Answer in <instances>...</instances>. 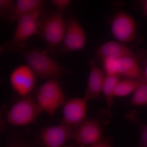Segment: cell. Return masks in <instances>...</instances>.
Here are the masks:
<instances>
[{"label":"cell","mask_w":147,"mask_h":147,"mask_svg":"<svg viewBox=\"0 0 147 147\" xmlns=\"http://www.w3.org/2000/svg\"><path fill=\"white\" fill-rule=\"evenodd\" d=\"M18 53L38 78L46 80L59 79L65 74L70 73V71L52 57L45 50L24 48Z\"/></svg>","instance_id":"cell-1"},{"label":"cell","mask_w":147,"mask_h":147,"mask_svg":"<svg viewBox=\"0 0 147 147\" xmlns=\"http://www.w3.org/2000/svg\"><path fill=\"white\" fill-rule=\"evenodd\" d=\"M42 11L21 16L17 21V26L11 39L1 46L2 52L18 53L25 48L29 39L39 35V26Z\"/></svg>","instance_id":"cell-2"},{"label":"cell","mask_w":147,"mask_h":147,"mask_svg":"<svg viewBox=\"0 0 147 147\" xmlns=\"http://www.w3.org/2000/svg\"><path fill=\"white\" fill-rule=\"evenodd\" d=\"M42 113L54 115L65 102V95L59 79L46 80L40 86L34 96Z\"/></svg>","instance_id":"cell-3"},{"label":"cell","mask_w":147,"mask_h":147,"mask_svg":"<svg viewBox=\"0 0 147 147\" xmlns=\"http://www.w3.org/2000/svg\"><path fill=\"white\" fill-rule=\"evenodd\" d=\"M63 13L56 9L41 19L40 24L39 35L52 54L58 53L65 33L66 19Z\"/></svg>","instance_id":"cell-4"},{"label":"cell","mask_w":147,"mask_h":147,"mask_svg":"<svg viewBox=\"0 0 147 147\" xmlns=\"http://www.w3.org/2000/svg\"><path fill=\"white\" fill-rule=\"evenodd\" d=\"M41 113L34 96L20 97L7 112L6 121L13 126H26L34 123Z\"/></svg>","instance_id":"cell-5"},{"label":"cell","mask_w":147,"mask_h":147,"mask_svg":"<svg viewBox=\"0 0 147 147\" xmlns=\"http://www.w3.org/2000/svg\"><path fill=\"white\" fill-rule=\"evenodd\" d=\"M100 113L99 116L87 118L74 131L72 141L78 147H87L102 139L109 120Z\"/></svg>","instance_id":"cell-6"},{"label":"cell","mask_w":147,"mask_h":147,"mask_svg":"<svg viewBox=\"0 0 147 147\" xmlns=\"http://www.w3.org/2000/svg\"><path fill=\"white\" fill-rule=\"evenodd\" d=\"M86 42L85 30L76 18L66 19V29L63 40L58 53L60 55L84 50Z\"/></svg>","instance_id":"cell-7"},{"label":"cell","mask_w":147,"mask_h":147,"mask_svg":"<svg viewBox=\"0 0 147 147\" xmlns=\"http://www.w3.org/2000/svg\"><path fill=\"white\" fill-rule=\"evenodd\" d=\"M37 76L28 65H21L14 68L9 76L11 89L20 97L31 95L36 87Z\"/></svg>","instance_id":"cell-8"},{"label":"cell","mask_w":147,"mask_h":147,"mask_svg":"<svg viewBox=\"0 0 147 147\" xmlns=\"http://www.w3.org/2000/svg\"><path fill=\"white\" fill-rule=\"evenodd\" d=\"M111 32L115 38L121 43H128L136 39L137 26L131 15L123 10L117 11L111 24Z\"/></svg>","instance_id":"cell-9"},{"label":"cell","mask_w":147,"mask_h":147,"mask_svg":"<svg viewBox=\"0 0 147 147\" xmlns=\"http://www.w3.org/2000/svg\"><path fill=\"white\" fill-rule=\"evenodd\" d=\"M88 102L84 97L66 100L62 107V123L75 131L87 118Z\"/></svg>","instance_id":"cell-10"},{"label":"cell","mask_w":147,"mask_h":147,"mask_svg":"<svg viewBox=\"0 0 147 147\" xmlns=\"http://www.w3.org/2000/svg\"><path fill=\"white\" fill-rule=\"evenodd\" d=\"M74 130L61 123L45 127L38 135L40 144L43 147H65L73 139Z\"/></svg>","instance_id":"cell-11"},{"label":"cell","mask_w":147,"mask_h":147,"mask_svg":"<svg viewBox=\"0 0 147 147\" xmlns=\"http://www.w3.org/2000/svg\"><path fill=\"white\" fill-rule=\"evenodd\" d=\"M96 58L101 61L105 59L119 60L133 57L139 60L138 55L131 49L118 41H109L102 43L98 48Z\"/></svg>","instance_id":"cell-12"},{"label":"cell","mask_w":147,"mask_h":147,"mask_svg":"<svg viewBox=\"0 0 147 147\" xmlns=\"http://www.w3.org/2000/svg\"><path fill=\"white\" fill-rule=\"evenodd\" d=\"M89 64L90 73L84 96L88 101L100 97L105 76L103 70L96 65L94 60L90 59Z\"/></svg>","instance_id":"cell-13"},{"label":"cell","mask_w":147,"mask_h":147,"mask_svg":"<svg viewBox=\"0 0 147 147\" xmlns=\"http://www.w3.org/2000/svg\"><path fill=\"white\" fill-rule=\"evenodd\" d=\"M118 75L124 79L139 80L144 82V71L136 58L127 57L119 60Z\"/></svg>","instance_id":"cell-14"},{"label":"cell","mask_w":147,"mask_h":147,"mask_svg":"<svg viewBox=\"0 0 147 147\" xmlns=\"http://www.w3.org/2000/svg\"><path fill=\"white\" fill-rule=\"evenodd\" d=\"M45 0H16L10 21H17L21 16L42 11Z\"/></svg>","instance_id":"cell-15"},{"label":"cell","mask_w":147,"mask_h":147,"mask_svg":"<svg viewBox=\"0 0 147 147\" xmlns=\"http://www.w3.org/2000/svg\"><path fill=\"white\" fill-rule=\"evenodd\" d=\"M119 77L117 75L105 74L102 93L104 95L105 101L109 108H112L114 105L115 89L119 81Z\"/></svg>","instance_id":"cell-16"},{"label":"cell","mask_w":147,"mask_h":147,"mask_svg":"<svg viewBox=\"0 0 147 147\" xmlns=\"http://www.w3.org/2000/svg\"><path fill=\"white\" fill-rule=\"evenodd\" d=\"M144 82L132 79L120 80L115 89V96L125 97L133 94Z\"/></svg>","instance_id":"cell-17"},{"label":"cell","mask_w":147,"mask_h":147,"mask_svg":"<svg viewBox=\"0 0 147 147\" xmlns=\"http://www.w3.org/2000/svg\"><path fill=\"white\" fill-rule=\"evenodd\" d=\"M126 118L129 121L139 127L140 130L139 147H147V124L142 123L139 121L136 112L134 111L127 114Z\"/></svg>","instance_id":"cell-18"},{"label":"cell","mask_w":147,"mask_h":147,"mask_svg":"<svg viewBox=\"0 0 147 147\" xmlns=\"http://www.w3.org/2000/svg\"><path fill=\"white\" fill-rule=\"evenodd\" d=\"M130 104L134 106L147 105V83L144 82L133 93Z\"/></svg>","instance_id":"cell-19"},{"label":"cell","mask_w":147,"mask_h":147,"mask_svg":"<svg viewBox=\"0 0 147 147\" xmlns=\"http://www.w3.org/2000/svg\"><path fill=\"white\" fill-rule=\"evenodd\" d=\"M16 0H0V15L10 20L15 7Z\"/></svg>","instance_id":"cell-20"},{"label":"cell","mask_w":147,"mask_h":147,"mask_svg":"<svg viewBox=\"0 0 147 147\" xmlns=\"http://www.w3.org/2000/svg\"><path fill=\"white\" fill-rule=\"evenodd\" d=\"M6 147H38L30 140L19 136L10 137Z\"/></svg>","instance_id":"cell-21"},{"label":"cell","mask_w":147,"mask_h":147,"mask_svg":"<svg viewBox=\"0 0 147 147\" xmlns=\"http://www.w3.org/2000/svg\"><path fill=\"white\" fill-rule=\"evenodd\" d=\"M102 70L106 74L118 75L119 60L107 59L102 61Z\"/></svg>","instance_id":"cell-22"},{"label":"cell","mask_w":147,"mask_h":147,"mask_svg":"<svg viewBox=\"0 0 147 147\" xmlns=\"http://www.w3.org/2000/svg\"><path fill=\"white\" fill-rule=\"evenodd\" d=\"M72 0H51L56 9L63 12L68 7Z\"/></svg>","instance_id":"cell-23"},{"label":"cell","mask_w":147,"mask_h":147,"mask_svg":"<svg viewBox=\"0 0 147 147\" xmlns=\"http://www.w3.org/2000/svg\"><path fill=\"white\" fill-rule=\"evenodd\" d=\"M87 147H113V143L109 138L103 137L98 142Z\"/></svg>","instance_id":"cell-24"},{"label":"cell","mask_w":147,"mask_h":147,"mask_svg":"<svg viewBox=\"0 0 147 147\" xmlns=\"http://www.w3.org/2000/svg\"><path fill=\"white\" fill-rule=\"evenodd\" d=\"M138 2L142 14L147 17V0H138Z\"/></svg>","instance_id":"cell-25"},{"label":"cell","mask_w":147,"mask_h":147,"mask_svg":"<svg viewBox=\"0 0 147 147\" xmlns=\"http://www.w3.org/2000/svg\"><path fill=\"white\" fill-rule=\"evenodd\" d=\"M144 82L147 83V64L145 70L144 71Z\"/></svg>","instance_id":"cell-26"}]
</instances>
